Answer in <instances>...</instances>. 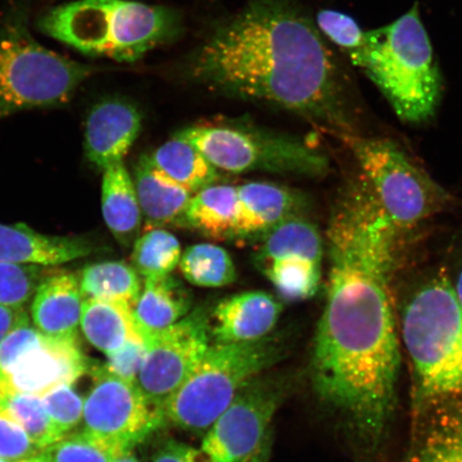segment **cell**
I'll use <instances>...</instances> for the list:
<instances>
[{
	"label": "cell",
	"mask_w": 462,
	"mask_h": 462,
	"mask_svg": "<svg viewBox=\"0 0 462 462\" xmlns=\"http://www.w3.org/2000/svg\"><path fill=\"white\" fill-rule=\"evenodd\" d=\"M146 356V343L144 340H134L123 346V348L107 355L106 367L108 372L117 377L136 383L138 374L143 366Z\"/></svg>",
	"instance_id": "d590c367"
},
{
	"label": "cell",
	"mask_w": 462,
	"mask_h": 462,
	"mask_svg": "<svg viewBox=\"0 0 462 462\" xmlns=\"http://www.w3.org/2000/svg\"><path fill=\"white\" fill-rule=\"evenodd\" d=\"M165 421L163 411L148 400L136 383L117 377L106 365L97 367L94 385L85 398V431L132 450Z\"/></svg>",
	"instance_id": "8fae6325"
},
{
	"label": "cell",
	"mask_w": 462,
	"mask_h": 462,
	"mask_svg": "<svg viewBox=\"0 0 462 462\" xmlns=\"http://www.w3.org/2000/svg\"><path fill=\"white\" fill-rule=\"evenodd\" d=\"M0 403L38 448L43 449L65 437L56 429L46 412L42 396L5 393L0 394Z\"/></svg>",
	"instance_id": "f546056e"
},
{
	"label": "cell",
	"mask_w": 462,
	"mask_h": 462,
	"mask_svg": "<svg viewBox=\"0 0 462 462\" xmlns=\"http://www.w3.org/2000/svg\"><path fill=\"white\" fill-rule=\"evenodd\" d=\"M0 462H8L7 460H5L3 458H0Z\"/></svg>",
	"instance_id": "7bdbcfd3"
},
{
	"label": "cell",
	"mask_w": 462,
	"mask_h": 462,
	"mask_svg": "<svg viewBox=\"0 0 462 462\" xmlns=\"http://www.w3.org/2000/svg\"><path fill=\"white\" fill-rule=\"evenodd\" d=\"M315 23L322 36L342 50L351 61L365 44L366 32L348 14L325 9L317 14Z\"/></svg>",
	"instance_id": "d6a6232c"
},
{
	"label": "cell",
	"mask_w": 462,
	"mask_h": 462,
	"mask_svg": "<svg viewBox=\"0 0 462 462\" xmlns=\"http://www.w3.org/2000/svg\"><path fill=\"white\" fill-rule=\"evenodd\" d=\"M102 215L109 231L124 247L140 236L143 215L133 178L123 162L103 171Z\"/></svg>",
	"instance_id": "7402d4cb"
},
{
	"label": "cell",
	"mask_w": 462,
	"mask_h": 462,
	"mask_svg": "<svg viewBox=\"0 0 462 462\" xmlns=\"http://www.w3.org/2000/svg\"><path fill=\"white\" fill-rule=\"evenodd\" d=\"M114 462H140L137 460L134 455L132 454L131 450L129 452H125L121 455L118 459H116Z\"/></svg>",
	"instance_id": "60d3db41"
},
{
	"label": "cell",
	"mask_w": 462,
	"mask_h": 462,
	"mask_svg": "<svg viewBox=\"0 0 462 462\" xmlns=\"http://www.w3.org/2000/svg\"><path fill=\"white\" fill-rule=\"evenodd\" d=\"M42 450L0 403V458L16 462L34 457Z\"/></svg>",
	"instance_id": "e575fe53"
},
{
	"label": "cell",
	"mask_w": 462,
	"mask_h": 462,
	"mask_svg": "<svg viewBox=\"0 0 462 462\" xmlns=\"http://www.w3.org/2000/svg\"><path fill=\"white\" fill-rule=\"evenodd\" d=\"M129 450L85 430L69 433L42 450L45 462H114Z\"/></svg>",
	"instance_id": "4dcf8cb0"
},
{
	"label": "cell",
	"mask_w": 462,
	"mask_h": 462,
	"mask_svg": "<svg viewBox=\"0 0 462 462\" xmlns=\"http://www.w3.org/2000/svg\"><path fill=\"white\" fill-rule=\"evenodd\" d=\"M80 328L88 342L106 356L130 342L143 340L130 306L102 300H84Z\"/></svg>",
	"instance_id": "cb8c5ba5"
},
{
	"label": "cell",
	"mask_w": 462,
	"mask_h": 462,
	"mask_svg": "<svg viewBox=\"0 0 462 462\" xmlns=\"http://www.w3.org/2000/svg\"><path fill=\"white\" fill-rule=\"evenodd\" d=\"M27 313L24 310H15L0 305V343L14 328L25 319Z\"/></svg>",
	"instance_id": "74e56055"
},
{
	"label": "cell",
	"mask_w": 462,
	"mask_h": 462,
	"mask_svg": "<svg viewBox=\"0 0 462 462\" xmlns=\"http://www.w3.org/2000/svg\"><path fill=\"white\" fill-rule=\"evenodd\" d=\"M143 115L124 97H106L90 108L85 126V154L92 164L106 170L123 162L140 135Z\"/></svg>",
	"instance_id": "9a60e30c"
},
{
	"label": "cell",
	"mask_w": 462,
	"mask_h": 462,
	"mask_svg": "<svg viewBox=\"0 0 462 462\" xmlns=\"http://www.w3.org/2000/svg\"><path fill=\"white\" fill-rule=\"evenodd\" d=\"M149 158L161 172L193 195L213 186L219 178L218 171L199 150L177 134Z\"/></svg>",
	"instance_id": "484cf974"
},
{
	"label": "cell",
	"mask_w": 462,
	"mask_h": 462,
	"mask_svg": "<svg viewBox=\"0 0 462 462\" xmlns=\"http://www.w3.org/2000/svg\"><path fill=\"white\" fill-rule=\"evenodd\" d=\"M380 210L400 231L446 209L449 196L425 171L384 138L343 135Z\"/></svg>",
	"instance_id": "9c48e42d"
},
{
	"label": "cell",
	"mask_w": 462,
	"mask_h": 462,
	"mask_svg": "<svg viewBox=\"0 0 462 462\" xmlns=\"http://www.w3.org/2000/svg\"><path fill=\"white\" fill-rule=\"evenodd\" d=\"M40 265L0 263V305L24 310L46 276Z\"/></svg>",
	"instance_id": "1f68e13d"
},
{
	"label": "cell",
	"mask_w": 462,
	"mask_h": 462,
	"mask_svg": "<svg viewBox=\"0 0 462 462\" xmlns=\"http://www.w3.org/2000/svg\"><path fill=\"white\" fill-rule=\"evenodd\" d=\"M255 263L289 301L314 297L321 282L323 244L319 231L297 216L260 236Z\"/></svg>",
	"instance_id": "7c38bea8"
},
{
	"label": "cell",
	"mask_w": 462,
	"mask_h": 462,
	"mask_svg": "<svg viewBox=\"0 0 462 462\" xmlns=\"http://www.w3.org/2000/svg\"><path fill=\"white\" fill-rule=\"evenodd\" d=\"M143 340L146 356L136 383L163 411L166 402L186 383L211 346L210 316L206 309L192 310L175 325Z\"/></svg>",
	"instance_id": "30bf717a"
},
{
	"label": "cell",
	"mask_w": 462,
	"mask_h": 462,
	"mask_svg": "<svg viewBox=\"0 0 462 462\" xmlns=\"http://www.w3.org/2000/svg\"><path fill=\"white\" fill-rule=\"evenodd\" d=\"M25 0L0 20V120L36 108L67 106L97 71L44 48L32 37Z\"/></svg>",
	"instance_id": "8992f818"
},
{
	"label": "cell",
	"mask_w": 462,
	"mask_h": 462,
	"mask_svg": "<svg viewBox=\"0 0 462 462\" xmlns=\"http://www.w3.org/2000/svg\"><path fill=\"white\" fill-rule=\"evenodd\" d=\"M273 294L250 291L224 299L210 317L211 338L217 344L256 342L268 337L282 313Z\"/></svg>",
	"instance_id": "2e32d148"
},
{
	"label": "cell",
	"mask_w": 462,
	"mask_h": 462,
	"mask_svg": "<svg viewBox=\"0 0 462 462\" xmlns=\"http://www.w3.org/2000/svg\"><path fill=\"white\" fill-rule=\"evenodd\" d=\"M282 388L263 374L247 383L225 409L200 444L208 462H245L268 437L282 402Z\"/></svg>",
	"instance_id": "4fadbf2b"
},
{
	"label": "cell",
	"mask_w": 462,
	"mask_h": 462,
	"mask_svg": "<svg viewBox=\"0 0 462 462\" xmlns=\"http://www.w3.org/2000/svg\"><path fill=\"white\" fill-rule=\"evenodd\" d=\"M132 178L147 230L184 226L192 193L161 172L147 154L138 160Z\"/></svg>",
	"instance_id": "ffe728a7"
},
{
	"label": "cell",
	"mask_w": 462,
	"mask_h": 462,
	"mask_svg": "<svg viewBox=\"0 0 462 462\" xmlns=\"http://www.w3.org/2000/svg\"><path fill=\"white\" fill-rule=\"evenodd\" d=\"M42 402L51 421L63 436L83 421L85 400L73 384H62L45 393Z\"/></svg>",
	"instance_id": "836d02e7"
},
{
	"label": "cell",
	"mask_w": 462,
	"mask_h": 462,
	"mask_svg": "<svg viewBox=\"0 0 462 462\" xmlns=\"http://www.w3.org/2000/svg\"><path fill=\"white\" fill-rule=\"evenodd\" d=\"M401 234L362 176L346 189L327 230L330 270L311 361L314 385L368 441L385 436L396 404L401 355L391 281Z\"/></svg>",
	"instance_id": "6da1fadb"
},
{
	"label": "cell",
	"mask_w": 462,
	"mask_h": 462,
	"mask_svg": "<svg viewBox=\"0 0 462 462\" xmlns=\"http://www.w3.org/2000/svg\"><path fill=\"white\" fill-rule=\"evenodd\" d=\"M273 431H270L262 446L245 462H270L271 453H273Z\"/></svg>",
	"instance_id": "f35d334b"
},
{
	"label": "cell",
	"mask_w": 462,
	"mask_h": 462,
	"mask_svg": "<svg viewBox=\"0 0 462 462\" xmlns=\"http://www.w3.org/2000/svg\"><path fill=\"white\" fill-rule=\"evenodd\" d=\"M180 242L164 228L144 231L133 245L132 265L143 280L170 275L180 263Z\"/></svg>",
	"instance_id": "f1b7e54d"
},
{
	"label": "cell",
	"mask_w": 462,
	"mask_h": 462,
	"mask_svg": "<svg viewBox=\"0 0 462 462\" xmlns=\"http://www.w3.org/2000/svg\"><path fill=\"white\" fill-rule=\"evenodd\" d=\"M198 148L217 171H264L319 176L328 170L325 155L297 137L260 129L236 120L195 124L177 133Z\"/></svg>",
	"instance_id": "ba28073f"
},
{
	"label": "cell",
	"mask_w": 462,
	"mask_h": 462,
	"mask_svg": "<svg viewBox=\"0 0 462 462\" xmlns=\"http://www.w3.org/2000/svg\"><path fill=\"white\" fill-rule=\"evenodd\" d=\"M352 63L366 73L404 123L424 124L435 116L442 78L418 4L392 24L366 32Z\"/></svg>",
	"instance_id": "5b68a950"
},
{
	"label": "cell",
	"mask_w": 462,
	"mask_h": 462,
	"mask_svg": "<svg viewBox=\"0 0 462 462\" xmlns=\"http://www.w3.org/2000/svg\"><path fill=\"white\" fill-rule=\"evenodd\" d=\"M430 407V417L404 462H462V402Z\"/></svg>",
	"instance_id": "603a6c76"
},
{
	"label": "cell",
	"mask_w": 462,
	"mask_h": 462,
	"mask_svg": "<svg viewBox=\"0 0 462 462\" xmlns=\"http://www.w3.org/2000/svg\"><path fill=\"white\" fill-rule=\"evenodd\" d=\"M189 83L262 102L352 134L338 63L314 20L293 0H250L212 29L183 63Z\"/></svg>",
	"instance_id": "7a4b0ae2"
},
{
	"label": "cell",
	"mask_w": 462,
	"mask_h": 462,
	"mask_svg": "<svg viewBox=\"0 0 462 462\" xmlns=\"http://www.w3.org/2000/svg\"><path fill=\"white\" fill-rule=\"evenodd\" d=\"M238 217L233 239L257 238L302 210V198L291 189L269 182L236 187Z\"/></svg>",
	"instance_id": "d6986e66"
},
{
	"label": "cell",
	"mask_w": 462,
	"mask_h": 462,
	"mask_svg": "<svg viewBox=\"0 0 462 462\" xmlns=\"http://www.w3.org/2000/svg\"><path fill=\"white\" fill-rule=\"evenodd\" d=\"M273 338L251 343L211 344L180 388L163 407L164 419L179 429L206 431L252 380L279 359Z\"/></svg>",
	"instance_id": "52a82bcc"
},
{
	"label": "cell",
	"mask_w": 462,
	"mask_h": 462,
	"mask_svg": "<svg viewBox=\"0 0 462 462\" xmlns=\"http://www.w3.org/2000/svg\"><path fill=\"white\" fill-rule=\"evenodd\" d=\"M16 462H45V461L43 460L42 456H40V454H39L38 456H34V457L23 459V460L16 461Z\"/></svg>",
	"instance_id": "b9f144b4"
},
{
	"label": "cell",
	"mask_w": 462,
	"mask_h": 462,
	"mask_svg": "<svg viewBox=\"0 0 462 462\" xmlns=\"http://www.w3.org/2000/svg\"><path fill=\"white\" fill-rule=\"evenodd\" d=\"M193 298L176 277H152L143 282L140 298L132 310L143 338L175 325L192 311Z\"/></svg>",
	"instance_id": "44dd1931"
},
{
	"label": "cell",
	"mask_w": 462,
	"mask_h": 462,
	"mask_svg": "<svg viewBox=\"0 0 462 462\" xmlns=\"http://www.w3.org/2000/svg\"><path fill=\"white\" fill-rule=\"evenodd\" d=\"M84 299L79 281L71 273L48 275L32 298L34 328L46 337L78 339Z\"/></svg>",
	"instance_id": "ac0fdd59"
},
{
	"label": "cell",
	"mask_w": 462,
	"mask_h": 462,
	"mask_svg": "<svg viewBox=\"0 0 462 462\" xmlns=\"http://www.w3.org/2000/svg\"><path fill=\"white\" fill-rule=\"evenodd\" d=\"M179 268L184 279L199 287L221 288L236 279L233 258L223 247L212 244L189 246L182 253Z\"/></svg>",
	"instance_id": "83f0119b"
},
{
	"label": "cell",
	"mask_w": 462,
	"mask_h": 462,
	"mask_svg": "<svg viewBox=\"0 0 462 462\" xmlns=\"http://www.w3.org/2000/svg\"><path fill=\"white\" fill-rule=\"evenodd\" d=\"M79 287L84 300L125 304L133 310L143 285L133 265L124 262H103L83 270Z\"/></svg>",
	"instance_id": "4316f807"
},
{
	"label": "cell",
	"mask_w": 462,
	"mask_h": 462,
	"mask_svg": "<svg viewBox=\"0 0 462 462\" xmlns=\"http://www.w3.org/2000/svg\"><path fill=\"white\" fill-rule=\"evenodd\" d=\"M152 462H208L199 448L190 447L189 444L170 440L163 444Z\"/></svg>",
	"instance_id": "8d00e7d4"
},
{
	"label": "cell",
	"mask_w": 462,
	"mask_h": 462,
	"mask_svg": "<svg viewBox=\"0 0 462 462\" xmlns=\"http://www.w3.org/2000/svg\"><path fill=\"white\" fill-rule=\"evenodd\" d=\"M37 28L86 56L134 62L180 36L182 17L135 0H77L46 11Z\"/></svg>",
	"instance_id": "3957f363"
},
{
	"label": "cell",
	"mask_w": 462,
	"mask_h": 462,
	"mask_svg": "<svg viewBox=\"0 0 462 462\" xmlns=\"http://www.w3.org/2000/svg\"><path fill=\"white\" fill-rule=\"evenodd\" d=\"M78 339H55L39 333L0 379V394L42 396L62 384H74L86 373Z\"/></svg>",
	"instance_id": "5bb4252c"
},
{
	"label": "cell",
	"mask_w": 462,
	"mask_h": 462,
	"mask_svg": "<svg viewBox=\"0 0 462 462\" xmlns=\"http://www.w3.org/2000/svg\"><path fill=\"white\" fill-rule=\"evenodd\" d=\"M236 217V187L213 184L192 196L184 216V226L198 230L208 238L233 239Z\"/></svg>",
	"instance_id": "d4e9b609"
},
{
	"label": "cell",
	"mask_w": 462,
	"mask_h": 462,
	"mask_svg": "<svg viewBox=\"0 0 462 462\" xmlns=\"http://www.w3.org/2000/svg\"><path fill=\"white\" fill-rule=\"evenodd\" d=\"M456 297H457L458 302L462 306V260L458 267L457 274H456L455 282H452Z\"/></svg>",
	"instance_id": "ab89813d"
},
{
	"label": "cell",
	"mask_w": 462,
	"mask_h": 462,
	"mask_svg": "<svg viewBox=\"0 0 462 462\" xmlns=\"http://www.w3.org/2000/svg\"><path fill=\"white\" fill-rule=\"evenodd\" d=\"M402 330L419 404L462 402V306L443 271L415 289L404 303Z\"/></svg>",
	"instance_id": "277c9868"
},
{
	"label": "cell",
	"mask_w": 462,
	"mask_h": 462,
	"mask_svg": "<svg viewBox=\"0 0 462 462\" xmlns=\"http://www.w3.org/2000/svg\"><path fill=\"white\" fill-rule=\"evenodd\" d=\"M97 250L82 236H48L26 224H0V263L56 267Z\"/></svg>",
	"instance_id": "e0dca14e"
}]
</instances>
